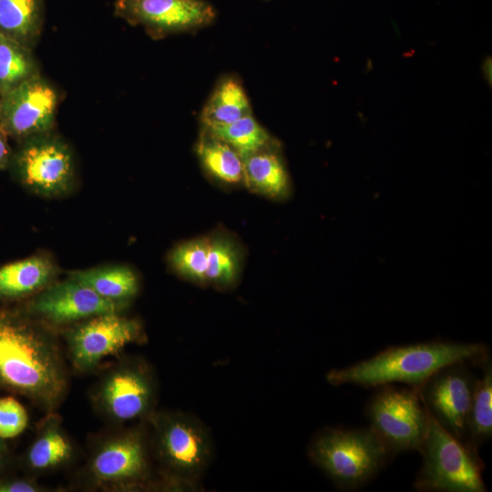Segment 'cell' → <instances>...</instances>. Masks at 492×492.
Returning <instances> with one entry per match:
<instances>
[{
    "mask_svg": "<svg viewBox=\"0 0 492 492\" xmlns=\"http://www.w3.org/2000/svg\"><path fill=\"white\" fill-rule=\"evenodd\" d=\"M47 487L37 483L34 477H14L9 474L0 477V492H46Z\"/></svg>",
    "mask_w": 492,
    "mask_h": 492,
    "instance_id": "cell-28",
    "label": "cell"
},
{
    "mask_svg": "<svg viewBox=\"0 0 492 492\" xmlns=\"http://www.w3.org/2000/svg\"><path fill=\"white\" fill-rule=\"evenodd\" d=\"M14 466V458L5 440L0 439V477L9 474Z\"/></svg>",
    "mask_w": 492,
    "mask_h": 492,
    "instance_id": "cell-29",
    "label": "cell"
},
{
    "mask_svg": "<svg viewBox=\"0 0 492 492\" xmlns=\"http://www.w3.org/2000/svg\"><path fill=\"white\" fill-rule=\"evenodd\" d=\"M20 307L37 320L57 329L96 315L122 313L127 306L101 297L67 276L28 298Z\"/></svg>",
    "mask_w": 492,
    "mask_h": 492,
    "instance_id": "cell-12",
    "label": "cell"
},
{
    "mask_svg": "<svg viewBox=\"0 0 492 492\" xmlns=\"http://www.w3.org/2000/svg\"><path fill=\"white\" fill-rule=\"evenodd\" d=\"M149 438L144 428L113 430L92 446L79 483L89 490L129 491L149 479Z\"/></svg>",
    "mask_w": 492,
    "mask_h": 492,
    "instance_id": "cell-4",
    "label": "cell"
},
{
    "mask_svg": "<svg viewBox=\"0 0 492 492\" xmlns=\"http://www.w3.org/2000/svg\"><path fill=\"white\" fill-rule=\"evenodd\" d=\"M390 451L370 428L326 427L309 446V456L343 490L368 482L386 463Z\"/></svg>",
    "mask_w": 492,
    "mask_h": 492,
    "instance_id": "cell-3",
    "label": "cell"
},
{
    "mask_svg": "<svg viewBox=\"0 0 492 492\" xmlns=\"http://www.w3.org/2000/svg\"><path fill=\"white\" fill-rule=\"evenodd\" d=\"M197 153L203 168L215 179L230 184L243 179V163L239 153L204 128Z\"/></svg>",
    "mask_w": 492,
    "mask_h": 492,
    "instance_id": "cell-22",
    "label": "cell"
},
{
    "mask_svg": "<svg viewBox=\"0 0 492 492\" xmlns=\"http://www.w3.org/2000/svg\"><path fill=\"white\" fill-rule=\"evenodd\" d=\"M11 160L20 183L39 197L62 198L76 188L73 152L53 131L22 139Z\"/></svg>",
    "mask_w": 492,
    "mask_h": 492,
    "instance_id": "cell-8",
    "label": "cell"
},
{
    "mask_svg": "<svg viewBox=\"0 0 492 492\" xmlns=\"http://www.w3.org/2000/svg\"><path fill=\"white\" fill-rule=\"evenodd\" d=\"M157 384L147 363L127 358L108 370L91 392L94 408L113 425L147 419L153 412Z\"/></svg>",
    "mask_w": 492,
    "mask_h": 492,
    "instance_id": "cell-7",
    "label": "cell"
},
{
    "mask_svg": "<svg viewBox=\"0 0 492 492\" xmlns=\"http://www.w3.org/2000/svg\"><path fill=\"white\" fill-rule=\"evenodd\" d=\"M202 128L229 144L241 159L275 142L251 114L229 124H215Z\"/></svg>",
    "mask_w": 492,
    "mask_h": 492,
    "instance_id": "cell-23",
    "label": "cell"
},
{
    "mask_svg": "<svg viewBox=\"0 0 492 492\" xmlns=\"http://www.w3.org/2000/svg\"><path fill=\"white\" fill-rule=\"evenodd\" d=\"M242 180L250 190L272 198L289 195L290 177L275 142L242 158Z\"/></svg>",
    "mask_w": 492,
    "mask_h": 492,
    "instance_id": "cell-17",
    "label": "cell"
},
{
    "mask_svg": "<svg viewBox=\"0 0 492 492\" xmlns=\"http://www.w3.org/2000/svg\"><path fill=\"white\" fill-rule=\"evenodd\" d=\"M241 264L237 245L225 236L210 239L207 282L219 287H227L235 282Z\"/></svg>",
    "mask_w": 492,
    "mask_h": 492,
    "instance_id": "cell-25",
    "label": "cell"
},
{
    "mask_svg": "<svg viewBox=\"0 0 492 492\" xmlns=\"http://www.w3.org/2000/svg\"><path fill=\"white\" fill-rule=\"evenodd\" d=\"M251 114L246 92L238 78L222 77L201 111L202 126L229 124Z\"/></svg>",
    "mask_w": 492,
    "mask_h": 492,
    "instance_id": "cell-20",
    "label": "cell"
},
{
    "mask_svg": "<svg viewBox=\"0 0 492 492\" xmlns=\"http://www.w3.org/2000/svg\"><path fill=\"white\" fill-rule=\"evenodd\" d=\"M150 444L156 460L170 483H190L208 467L212 446L204 425L180 412H153Z\"/></svg>",
    "mask_w": 492,
    "mask_h": 492,
    "instance_id": "cell-6",
    "label": "cell"
},
{
    "mask_svg": "<svg viewBox=\"0 0 492 492\" xmlns=\"http://www.w3.org/2000/svg\"><path fill=\"white\" fill-rule=\"evenodd\" d=\"M45 0H0V34L32 49L41 35Z\"/></svg>",
    "mask_w": 492,
    "mask_h": 492,
    "instance_id": "cell-19",
    "label": "cell"
},
{
    "mask_svg": "<svg viewBox=\"0 0 492 492\" xmlns=\"http://www.w3.org/2000/svg\"><path fill=\"white\" fill-rule=\"evenodd\" d=\"M1 99V98H0Z\"/></svg>",
    "mask_w": 492,
    "mask_h": 492,
    "instance_id": "cell-31",
    "label": "cell"
},
{
    "mask_svg": "<svg viewBox=\"0 0 492 492\" xmlns=\"http://www.w3.org/2000/svg\"><path fill=\"white\" fill-rule=\"evenodd\" d=\"M59 267L47 252H37L0 267V301L28 299L57 281Z\"/></svg>",
    "mask_w": 492,
    "mask_h": 492,
    "instance_id": "cell-16",
    "label": "cell"
},
{
    "mask_svg": "<svg viewBox=\"0 0 492 492\" xmlns=\"http://www.w3.org/2000/svg\"><path fill=\"white\" fill-rule=\"evenodd\" d=\"M366 415L370 428L395 453L418 451L428 429L430 415L417 389L390 384L377 386Z\"/></svg>",
    "mask_w": 492,
    "mask_h": 492,
    "instance_id": "cell-9",
    "label": "cell"
},
{
    "mask_svg": "<svg viewBox=\"0 0 492 492\" xmlns=\"http://www.w3.org/2000/svg\"><path fill=\"white\" fill-rule=\"evenodd\" d=\"M210 239L200 238L175 246L168 256L172 270L181 277L199 283L207 282L206 272Z\"/></svg>",
    "mask_w": 492,
    "mask_h": 492,
    "instance_id": "cell-26",
    "label": "cell"
},
{
    "mask_svg": "<svg viewBox=\"0 0 492 492\" xmlns=\"http://www.w3.org/2000/svg\"><path fill=\"white\" fill-rule=\"evenodd\" d=\"M68 277L92 289L101 297L126 306L139 291L138 275L131 268L122 264L73 271Z\"/></svg>",
    "mask_w": 492,
    "mask_h": 492,
    "instance_id": "cell-18",
    "label": "cell"
},
{
    "mask_svg": "<svg viewBox=\"0 0 492 492\" xmlns=\"http://www.w3.org/2000/svg\"><path fill=\"white\" fill-rule=\"evenodd\" d=\"M430 415V414H429ZM422 465L414 483L421 492H485L478 451L453 436L430 415L418 449Z\"/></svg>",
    "mask_w": 492,
    "mask_h": 492,
    "instance_id": "cell-5",
    "label": "cell"
},
{
    "mask_svg": "<svg viewBox=\"0 0 492 492\" xmlns=\"http://www.w3.org/2000/svg\"><path fill=\"white\" fill-rule=\"evenodd\" d=\"M58 99L55 86L38 73L1 96L0 128L21 140L50 132Z\"/></svg>",
    "mask_w": 492,
    "mask_h": 492,
    "instance_id": "cell-13",
    "label": "cell"
},
{
    "mask_svg": "<svg viewBox=\"0 0 492 492\" xmlns=\"http://www.w3.org/2000/svg\"><path fill=\"white\" fill-rule=\"evenodd\" d=\"M483 364V375L475 381L465 440L477 451L492 436V367L488 359Z\"/></svg>",
    "mask_w": 492,
    "mask_h": 492,
    "instance_id": "cell-21",
    "label": "cell"
},
{
    "mask_svg": "<svg viewBox=\"0 0 492 492\" xmlns=\"http://www.w3.org/2000/svg\"><path fill=\"white\" fill-rule=\"evenodd\" d=\"M114 15L142 26L153 39L196 32L216 18L215 9L205 0H116Z\"/></svg>",
    "mask_w": 492,
    "mask_h": 492,
    "instance_id": "cell-11",
    "label": "cell"
},
{
    "mask_svg": "<svg viewBox=\"0 0 492 492\" xmlns=\"http://www.w3.org/2000/svg\"><path fill=\"white\" fill-rule=\"evenodd\" d=\"M29 423L26 407L13 395L0 397V439L20 436Z\"/></svg>",
    "mask_w": 492,
    "mask_h": 492,
    "instance_id": "cell-27",
    "label": "cell"
},
{
    "mask_svg": "<svg viewBox=\"0 0 492 492\" xmlns=\"http://www.w3.org/2000/svg\"><path fill=\"white\" fill-rule=\"evenodd\" d=\"M488 359L484 343L431 341L388 347L353 365L331 370L326 380L333 385L377 387L401 383L418 388L438 370L456 363L482 364Z\"/></svg>",
    "mask_w": 492,
    "mask_h": 492,
    "instance_id": "cell-2",
    "label": "cell"
},
{
    "mask_svg": "<svg viewBox=\"0 0 492 492\" xmlns=\"http://www.w3.org/2000/svg\"><path fill=\"white\" fill-rule=\"evenodd\" d=\"M12 159V152L5 138V132L0 128V169L5 168Z\"/></svg>",
    "mask_w": 492,
    "mask_h": 492,
    "instance_id": "cell-30",
    "label": "cell"
},
{
    "mask_svg": "<svg viewBox=\"0 0 492 492\" xmlns=\"http://www.w3.org/2000/svg\"><path fill=\"white\" fill-rule=\"evenodd\" d=\"M68 390L56 329L20 306L0 307V391L24 396L48 414L56 412Z\"/></svg>",
    "mask_w": 492,
    "mask_h": 492,
    "instance_id": "cell-1",
    "label": "cell"
},
{
    "mask_svg": "<svg viewBox=\"0 0 492 492\" xmlns=\"http://www.w3.org/2000/svg\"><path fill=\"white\" fill-rule=\"evenodd\" d=\"M466 364L456 363L446 366L415 388L430 415L464 443L476 381Z\"/></svg>",
    "mask_w": 492,
    "mask_h": 492,
    "instance_id": "cell-14",
    "label": "cell"
},
{
    "mask_svg": "<svg viewBox=\"0 0 492 492\" xmlns=\"http://www.w3.org/2000/svg\"><path fill=\"white\" fill-rule=\"evenodd\" d=\"M75 454L74 444L64 430L60 416L56 412L48 413L20 463L28 476L35 477L68 466Z\"/></svg>",
    "mask_w": 492,
    "mask_h": 492,
    "instance_id": "cell-15",
    "label": "cell"
},
{
    "mask_svg": "<svg viewBox=\"0 0 492 492\" xmlns=\"http://www.w3.org/2000/svg\"><path fill=\"white\" fill-rule=\"evenodd\" d=\"M38 73L32 49L0 34V95Z\"/></svg>",
    "mask_w": 492,
    "mask_h": 492,
    "instance_id": "cell-24",
    "label": "cell"
},
{
    "mask_svg": "<svg viewBox=\"0 0 492 492\" xmlns=\"http://www.w3.org/2000/svg\"><path fill=\"white\" fill-rule=\"evenodd\" d=\"M142 326L136 319L109 313L96 315L67 327V355L75 371L94 370L106 357L141 339Z\"/></svg>",
    "mask_w": 492,
    "mask_h": 492,
    "instance_id": "cell-10",
    "label": "cell"
}]
</instances>
